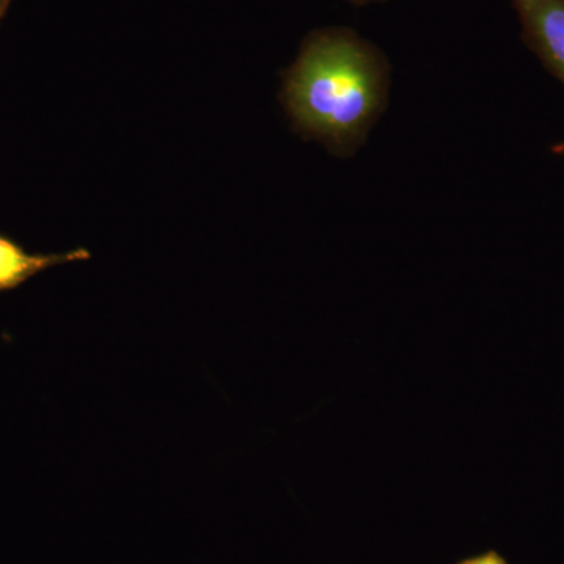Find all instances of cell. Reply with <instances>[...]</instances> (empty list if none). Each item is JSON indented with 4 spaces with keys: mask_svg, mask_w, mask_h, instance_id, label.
Wrapping results in <instances>:
<instances>
[{
    "mask_svg": "<svg viewBox=\"0 0 564 564\" xmlns=\"http://www.w3.org/2000/svg\"><path fill=\"white\" fill-rule=\"evenodd\" d=\"M391 63L348 28H325L303 40L285 70L282 102L293 129L337 158H352L388 106Z\"/></svg>",
    "mask_w": 564,
    "mask_h": 564,
    "instance_id": "1",
    "label": "cell"
},
{
    "mask_svg": "<svg viewBox=\"0 0 564 564\" xmlns=\"http://www.w3.org/2000/svg\"><path fill=\"white\" fill-rule=\"evenodd\" d=\"M91 254L84 248L63 254H32L9 237L0 236V292L13 291L33 276L65 263L82 262Z\"/></svg>",
    "mask_w": 564,
    "mask_h": 564,
    "instance_id": "3",
    "label": "cell"
},
{
    "mask_svg": "<svg viewBox=\"0 0 564 564\" xmlns=\"http://www.w3.org/2000/svg\"><path fill=\"white\" fill-rule=\"evenodd\" d=\"M522 41L564 87V0H511Z\"/></svg>",
    "mask_w": 564,
    "mask_h": 564,
    "instance_id": "2",
    "label": "cell"
},
{
    "mask_svg": "<svg viewBox=\"0 0 564 564\" xmlns=\"http://www.w3.org/2000/svg\"><path fill=\"white\" fill-rule=\"evenodd\" d=\"M345 2L351 3L355 7H366L370 6V3L386 2V0H345Z\"/></svg>",
    "mask_w": 564,
    "mask_h": 564,
    "instance_id": "5",
    "label": "cell"
},
{
    "mask_svg": "<svg viewBox=\"0 0 564 564\" xmlns=\"http://www.w3.org/2000/svg\"><path fill=\"white\" fill-rule=\"evenodd\" d=\"M2 13H3V11H2V10H0V14H2Z\"/></svg>",
    "mask_w": 564,
    "mask_h": 564,
    "instance_id": "7",
    "label": "cell"
},
{
    "mask_svg": "<svg viewBox=\"0 0 564 564\" xmlns=\"http://www.w3.org/2000/svg\"><path fill=\"white\" fill-rule=\"evenodd\" d=\"M454 564H510L499 551L496 549H488V551L480 552V554H474L464 556Z\"/></svg>",
    "mask_w": 564,
    "mask_h": 564,
    "instance_id": "4",
    "label": "cell"
},
{
    "mask_svg": "<svg viewBox=\"0 0 564 564\" xmlns=\"http://www.w3.org/2000/svg\"><path fill=\"white\" fill-rule=\"evenodd\" d=\"M7 3H9V0H0V10H6Z\"/></svg>",
    "mask_w": 564,
    "mask_h": 564,
    "instance_id": "6",
    "label": "cell"
}]
</instances>
